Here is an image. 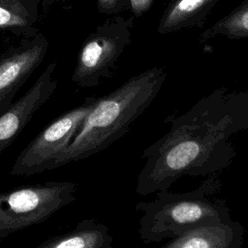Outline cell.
Listing matches in <instances>:
<instances>
[{"instance_id": "cell-1", "label": "cell", "mask_w": 248, "mask_h": 248, "mask_svg": "<svg viewBox=\"0 0 248 248\" xmlns=\"http://www.w3.org/2000/svg\"><path fill=\"white\" fill-rule=\"evenodd\" d=\"M168 122L169 131L142 152L139 195L168 190L182 176H208L229 168L236 156L230 137L248 130V89L218 87Z\"/></svg>"}, {"instance_id": "cell-2", "label": "cell", "mask_w": 248, "mask_h": 248, "mask_svg": "<svg viewBox=\"0 0 248 248\" xmlns=\"http://www.w3.org/2000/svg\"><path fill=\"white\" fill-rule=\"evenodd\" d=\"M166 78L163 68L154 67L132 77L108 95L94 99L78 132L50 170L84 160L122 138L151 105Z\"/></svg>"}, {"instance_id": "cell-3", "label": "cell", "mask_w": 248, "mask_h": 248, "mask_svg": "<svg viewBox=\"0 0 248 248\" xmlns=\"http://www.w3.org/2000/svg\"><path fill=\"white\" fill-rule=\"evenodd\" d=\"M221 187L218 173H213L191 191L161 190L154 200L139 202L135 208L141 212L138 229L140 239L146 244L158 243L198 227L231 222L226 199L217 196Z\"/></svg>"}, {"instance_id": "cell-4", "label": "cell", "mask_w": 248, "mask_h": 248, "mask_svg": "<svg viewBox=\"0 0 248 248\" xmlns=\"http://www.w3.org/2000/svg\"><path fill=\"white\" fill-rule=\"evenodd\" d=\"M72 181H47L0 192V239L46 221L76 200Z\"/></svg>"}, {"instance_id": "cell-5", "label": "cell", "mask_w": 248, "mask_h": 248, "mask_svg": "<svg viewBox=\"0 0 248 248\" xmlns=\"http://www.w3.org/2000/svg\"><path fill=\"white\" fill-rule=\"evenodd\" d=\"M94 99H88L47 125L18 154L11 170L16 176H30L50 170L56 157L64 151L78 132Z\"/></svg>"}, {"instance_id": "cell-6", "label": "cell", "mask_w": 248, "mask_h": 248, "mask_svg": "<svg viewBox=\"0 0 248 248\" xmlns=\"http://www.w3.org/2000/svg\"><path fill=\"white\" fill-rule=\"evenodd\" d=\"M54 66L49 65L26 93L0 114V155L13 144L56 89V80L52 78Z\"/></svg>"}, {"instance_id": "cell-7", "label": "cell", "mask_w": 248, "mask_h": 248, "mask_svg": "<svg viewBox=\"0 0 248 248\" xmlns=\"http://www.w3.org/2000/svg\"><path fill=\"white\" fill-rule=\"evenodd\" d=\"M46 46L34 45L0 59V114L42 61Z\"/></svg>"}, {"instance_id": "cell-8", "label": "cell", "mask_w": 248, "mask_h": 248, "mask_svg": "<svg viewBox=\"0 0 248 248\" xmlns=\"http://www.w3.org/2000/svg\"><path fill=\"white\" fill-rule=\"evenodd\" d=\"M243 225L232 220L190 230L160 248H243Z\"/></svg>"}, {"instance_id": "cell-9", "label": "cell", "mask_w": 248, "mask_h": 248, "mask_svg": "<svg viewBox=\"0 0 248 248\" xmlns=\"http://www.w3.org/2000/svg\"><path fill=\"white\" fill-rule=\"evenodd\" d=\"M118 53L117 42L109 36L98 35L88 40L81 48L73 80L80 86H93L99 75Z\"/></svg>"}, {"instance_id": "cell-10", "label": "cell", "mask_w": 248, "mask_h": 248, "mask_svg": "<svg viewBox=\"0 0 248 248\" xmlns=\"http://www.w3.org/2000/svg\"><path fill=\"white\" fill-rule=\"evenodd\" d=\"M36 248H116L108 227L94 219L80 220L64 233L50 236Z\"/></svg>"}, {"instance_id": "cell-11", "label": "cell", "mask_w": 248, "mask_h": 248, "mask_svg": "<svg viewBox=\"0 0 248 248\" xmlns=\"http://www.w3.org/2000/svg\"><path fill=\"white\" fill-rule=\"evenodd\" d=\"M220 0H172L163 13L158 32L170 34L190 28H202Z\"/></svg>"}, {"instance_id": "cell-12", "label": "cell", "mask_w": 248, "mask_h": 248, "mask_svg": "<svg viewBox=\"0 0 248 248\" xmlns=\"http://www.w3.org/2000/svg\"><path fill=\"white\" fill-rule=\"evenodd\" d=\"M219 36L231 40L248 38V0H243L209 28L204 29L200 35V42L204 43Z\"/></svg>"}, {"instance_id": "cell-13", "label": "cell", "mask_w": 248, "mask_h": 248, "mask_svg": "<svg viewBox=\"0 0 248 248\" xmlns=\"http://www.w3.org/2000/svg\"><path fill=\"white\" fill-rule=\"evenodd\" d=\"M27 13L18 0H0V27L24 26Z\"/></svg>"}, {"instance_id": "cell-14", "label": "cell", "mask_w": 248, "mask_h": 248, "mask_svg": "<svg viewBox=\"0 0 248 248\" xmlns=\"http://www.w3.org/2000/svg\"><path fill=\"white\" fill-rule=\"evenodd\" d=\"M154 0H130L131 8L136 16H140L147 12L152 6Z\"/></svg>"}, {"instance_id": "cell-15", "label": "cell", "mask_w": 248, "mask_h": 248, "mask_svg": "<svg viewBox=\"0 0 248 248\" xmlns=\"http://www.w3.org/2000/svg\"><path fill=\"white\" fill-rule=\"evenodd\" d=\"M118 0H98L99 7L103 10H108L115 6Z\"/></svg>"}]
</instances>
